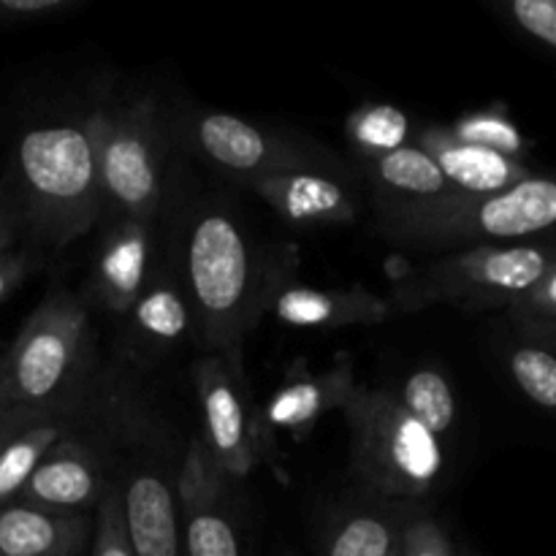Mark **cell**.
Listing matches in <instances>:
<instances>
[{
	"instance_id": "obj_1",
	"label": "cell",
	"mask_w": 556,
	"mask_h": 556,
	"mask_svg": "<svg viewBox=\"0 0 556 556\" xmlns=\"http://www.w3.org/2000/svg\"><path fill=\"white\" fill-rule=\"evenodd\" d=\"M282 261H266L228 206L204 201L185 215L174 269L206 353H239L264 315L271 286L291 266Z\"/></svg>"
},
{
	"instance_id": "obj_2",
	"label": "cell",
	"mask_w": 556,
	"mask_h": 556,
	"mask_svg": "<svg viewBox=\"0 0 556 556\" xmlns=\"http://www.w3.org/2000/svg\"><path fill=\"white\" fill-rule=\"evenodd\" d=\"M3 174L20 204L25 244L36 253L68 248L103 220L87 109L25 125Z\"/></svg>"
},
{
	"instance_id": "obj_3",
	"label": "cell",
	"mask_w": 556,
	"mask_h": 556,
	"mask_svg": "<svg viewBox=\"0 0 556 556\" xmlns=\"http://www.w3.org/2000/svg\"><path fill=\"white\" fill-rule=\"evenodd\" d=\"M90 356V309L52 286L0 356V410L38 413L81 394Z\"/></svg>"
},
{
	"instance_id": "obj_4",
	"label": "cell",
	"mask_w": 556,
	"mask_h": 556,
	"mask_svg": "<svg viewBox=\"0 0 556 556\" xmlns=\"http://www.w3.org/2000/svg\"><path fill=\"white\" fill-rule=\"evenodd\" d=\"M103 220H150L166 199L168 134L161 106L147 96L106 98L87 109Z\"/></svg>"
},
{
	"instance_id": "obj_5",
	"label": "cell",
	"mask_w": 556,
	"mask_h": 556,
	"mask_svg": "<svg viewBox=\"0 0 556 556\" xmlns=\"http://www.w3.org/2000/svg\"><path fill=\"white\" fill-rule=\"evenodd\" d=\"M351 429V472L364 492L421 503L445 472V445L389 389L358 386L342 407Z\"/></svg>"
},
{
	"instance_id": "obj_6",
	"label": "cell",
	"mask_w": 556,
	"mask_h": 556,
	"mask_svg": "<svg viewBox=\"0 0 556 556\" xmlns=\"http://www.w3.org/2000/svg\"><path fill=\"white\" fill-rule=\"evenodd\" d=\"M556 266V244H483L427 261L418 269L394 277L391 313L421 309H508Z\"/></svg>"
},
{
	"instance_id": "obj_7",
	"label": "cell",
	"mask_w": 556,
	"mask_h": 556,
	"mask_svg": "<svg viewBox=\"0 0 556 556\" xmlns=\"http://www.w3.org/2000/svg\"><path fill=\"white\" fill-rule=\"evenodd\" d=\"M386 237L407 248L451 253L483 244H548V239H556V177L532 174L500 193L459 199L391 228Z\"/></svg>"
},
{
	"instance_id": "obj_8",
	"label": "cell",
	"mask_w": 556,
	"mask_h": 556,
	"mask_svg": "<svg viewBox=\"0 0 556 556\" xmlns=\"http://www.w3.org/2000/svg\"><path fill=\"white\" fill-rule=\"evenodd\" d=\"M177 136L201 163L244 188L296 168H345V161L329 147L226 112L190 114L179 123Z\"/></svg>"
},
{
	"instance_id": "obj_9",
	"label": "cell",
	"mask_w": 556,
	"mask_h": 556,
	"mask_svg": "<svg viewBox=\"0 0 556 556\" xmlns=\"http://www.w3.org/2000/svg\"><path fill=\"white\" fill-rule=\"evenodd\" d=\"M201 443L233 483L244 481L269 451L261 410L250 396L239 353H204L193 367Z\"/></svg>"
},
{
	"instance_id": "obj_10",
	"label": "cell",
	"mask_w": 556,
	"mask_h": 556,
	"mask_svg": "<svg viewBox=\"0 0 556 556\" xmlns=\"http://www.w3.org/2000/svg\"><path fill=\"white\" fill-rule=\"evenodd\" d=\"M177 508L185 556H244L233 516V481L199 438L177 472Z\"/></svg>"
},
{
	"instance_id": "obj_11",
	"label": "cell",
	"mask_w": 556,
	"mask_h": 556,
	"mask_svg": "<svg viewBox=\"0 0 556 556\" xmlns=\"http://www.w3.org/2000/svg\"><path fill=\"white\" fill-rule=\"evenodd\" d=\"M157 233L150 220H106L92 250L87 307L125 318L157 269Z\"/></svg>"
},
{
	"instance_id": "obj_12",
	"label": "cell",
	"mask_w": 556,
	"mask_h": 556,
	"mask_svg": "<svg viewBox=\"0 0 556 556\" xmlns=\"http://www.w3.org/2000/svg\"><path fill=\"white\" fill-rule=\"evenodd\" d=\"M282 223L293 228L351 226L362 212V190L351 168H296L250 182Z\"/></svg>"
},
{
	"instance_id": "obj_13",
	"label": "cell",
	"mask_w": 556,
	"mask_h": 556,
	"mask_svg": "<svg viewBox=\"0 0 556 556\" xmlns=\"http://www.w3.org/2000/svg\"><path fill=\"white\" fill-rule=\"evenodd\" d=\"M364 168H367L364 179L372 190L383 233L418 220L429 212L443 210L454 201L467 199L451 188L438 163L427 152L418 150L416 144L402 147V150L391 152V155L380 157Z\"/></svg>"
},
{
	"instance_id": "obj_14",
	"label": "cell",
	"mask_w": 556,
	"mask_h": 556,
	"mask_svg": "<svg viewBox=\"0 0 556 556\" xmlns=\"http://www.w3.org/2000/svg\"><path fill=\"white\" fill-rule=\"evenodd\" d=\"M358 389L348 353L334 356L331 367L313 372L304 362L293 364L282 383L271 391L261 410V427L271 443V432H286L293 440H307L320 418L348 405Z\"/></svg>"
},
{
	"instance_id": "obj_15",
	"label": "cell",
	"mask_w": 556,
	"mask_h": 556,
	"mask_svg": "<svg viewBox=\"0 0 556 556\" xmlns=\"http://www.w3.org/2000/svg\"><path fill=\"white\" fill-rule=\"evenodd\" d=\"M264 315H271L286 329L334 331L353 329V326H380L394 313H391L389 299L362 286L342 288V291L313 288L293 282L286 271L271 286Z\"/></svg>"
},
{
	"instance_id": "obj_16",
	"label": "cell",
	"mask_w": 556,
	"mask_h": 556,
	"mask_svg": "<svg viewBox=\"0 0 556 556\" xmlns=\"http://www.w3.org/2000/svg\"><path fill=\"white\" fill-rule=\"evenodd\" d=\"M109 489L112 483L103 456L90 443L71 434L43 456L14 503L54 514H87L92 508L98 510Z\"/></svg>"
},
{
	"instance_id": "obj_17",
	"label": "cell",
	"mask_w": 556,
	"mask_h": 556,
	"mask_svg": "<svg viewBox=\"0 0 556 556\" xmlns=\"http://www.w3.org/2000/svg\"><path fill=\"white\" fill-rule=\"evenodd\" d=\"M119 486L125 535L134 556H185L179 532L177 478L139 467Z\"/></svg>"
},
{
	"instance_id": "obj_18",
	"label": "cell",
	"mask_w": 556,
	"mask_h": 556,
	"mask_svg": "<svg viewBox=\"0 0 556 556\" xmlns=\"http://www.w3.org/2000/svg\"><path fill=\"white\" fill-rule=\"evenodd\" d=\"M190 337H195L193 315H190L177 269L157 264L155 275L150 277L130 313L125 315V340H128L130 356L139 362L163 358Z\"/></svg>"
},
{
	"instance_id": "obj_19",
	"label": "cell",
	"mask_w": 556,
	"mask_h": 556,
	"mask_svg": "<svg viewBox=\"0 0 556 556\" xmlns=\"http://www.w3.org/2000/svg\"><path fill=\"white\" fill-rule=\"evenodd\" d=\"M413 144L427 152L456 193L467 199L500 193L532 177L530 166L516 157L465 144L448 130V125H424L416 130Z\"/></svg>"
},
{
	"instance_id": "obj_20",
	"label": "cell",
	"mask_w": 556,
	"mask_h": 556,
	"mask_svg": "<svg viewBox=\"0 0 556 556\" xmlns=\"http://www.w3.org/2000/svg\"><path fill=\"white\" fill-rule=\"evenodd\" d=\"M90 514H54L25 503L0 508V556H79L92 543Z\"/></svg>"
},
{
	"instance_id": "obj_21",
	"label": "cell",
	"mask_w": 556,
	"mask_h": 556,
	"mask_svg": "<svg viewBox=\"0 0 556 556\" xmlns=\"http://www.w3.org/2000/svg\"><path fill=\"white\" fill-rule=\"evenodd\" d=\"M413 505L364 492L329 521L320 556H394Z\"/></svg>"
},
{
	"instance_id": "obj_22",
	"label": "cell",
	"mask_w": 556,
	"mask_h": 556,
	"mask_svg": "<svg viewBox=\"0 0 556 556\" xmlns=\"http://www.w3.org/2000/svg\"><path fill=\"white\" fill-rule=\"evenodd\" d=\"M81 394L36 413L27 418L0 448V508L20 497L22 486L33 476L43 456L60 443V440L76 434V416H79Z\"/></svg>"
},
{
	"instance_id": "obj_23",
	"label": "cell",
	"mask_w": 556,
	"mask_h": 556,
	"mask_svg": "<svg viewBox=\"0 0 556 556\" xmlns=\"http://www.w3.org/2000/svg\"><path fill=\"white\" fill-rule=\"evenodd\" d=\"M416 130L410 114L394 103H362L345 119V139L364 166L410 147Z\"/></svg>"
},
{
	"instance_id": "obj_24",
	"label": "cell",
	"mask_w": 556,
	"mask_h": 556,
	"mask_svg": "<svg viewBox=\"0 0 556 556\" xmlns=\"http://www.w3.org/2000/svg\"><path fill=\"white\" fill-rule=\"evenodd\" d=\"M394 400L416 418L421 427H427L434 438L443 440L456 427L459 405H456V391L451 380L434 367H418L400 380L396 389H389Z\"/></svg>"
},
{
	"instance_id": "obj_25",
	"label": "cell",
	"mask_w": 556,
	"mask_h": 556,
	"mask_svg": "<svg viewBox=\"0 0 556 556\" xmlns=\"http://www.w3.org/2000/svg\"><path fill=\"white\" fill-rule=\"evenodd\" d=\"M448 130L465 144L483 147V150L500 152V155L516 157V161H521L532 147L519 130V125L510 119L508 109L500 106V103L462 114L459 119L448 125Z\"/></svg>"
},
{
	"instance_id": "obj_26",
	"label": "cell",
	"mask_w": 556,
	"mask_h": 556,
	"mask_svg": "<svg viewBox=\"0 0 556 556\" xmlns=\"http://www.w3.org/2000/svg\"><path fill=\"white\" fill-rule=\"evenodd\" d=\"M508 372L532 405L556 416V351L519 342L508 351Z\"/></svg>"
},
{
	"instance_id": "obj_27",
	"label": "cell",
	"mask_w": 556,
	"mask_h": 556,
	"mask_svg": "<svg viewBox=\"0 0 556 556\" xmlns=\"http://www.w3.org/2000/svg\"><path fill=\"white\" fill-rule=\"evenodd\" d=\"M508 318L525 342L556 351V266L510 304Z\"/></svg>"
},
{
	"instance_id": "obj_28",
	"label": "cell",
	"mask_w": 556,
	"mask_h": 556,
	"mask_svg": "<svg viewBox=\"0 0 556 556\" xmlns=\"http://www.w3.org/2000/svg\"><path fill=\"white\" fill-rule=\"evenodd\" d=\"M396 556H456V548L445 527L424 508V503H416L400 535Z\"/></svg>"
},
{
	"instance_id": "obj_29",
	"label": "cell",
	"mask_w": 556,
	"mask_h": 556,
	"mask_svg": "<svg viewBox=\"0 0 556 556\" xmlns=\"http://www.w3.org/2000/svg\"><path fill=\"white\" fill-rule=\"evenodd\" d=\"M85 0H0V33L54 25L76 14Z\"/></svg>"
},
{
	"instance_id": "obj_30",
	"label": "cell",
	"mask_w": 556,
	"mask_h": 556,
	"mask_svg": "<svg viewBox=\"0 0 556 556\" xmlns=\"http://www.w3.org/2000/svg\"><path fill=\"white\" fill-rule=\"evenodd\" d=\"M92 556H134L128 535H125L123 497L119 486L112 483L106 497L101 500L96 514V530H92Z\"/></svg>"
},
{
	"instance_id": "obj_31",
	"label": "cell",
	"mask_w": 556,
	"mask_h": 556,
	"mask_svg": "<svg viewBox=\"0 0 556 556\" xmlns=\"http://www.w3.org/2000/svg\"><path fill=\"white\" fill-rule=\"evenodd\" d=\"M503 14L525 36L556 54V0H510Z\"/></svg>"
},
{
	"instance_id": "obj_32",
	"label": "cell",
	"mask_w": 556,
	"mask_h": 556,
	"mask_svg": "<svg viewBox=\"0 0 556 556\" xmlns=\"http://www.w3.org/2000/svg\"><path fill=\"white\" fill-rule=\"evenodd\" d=\"M38 266H41V253L27 244H16V248L0 253V302L9 299Z\"/></svg>"
},
{
	"instance_id": "obj_33",
	"label": "cell",
	"mask_w": 556,
	"mask_h": 556,
	"mask_svg": "<svg viewBox=\"0 0 556 556\" xmlns=\"http://www.w3.org/2000/svg\"><path fill=\"white\" fill-rule=\"evenodd\" d=\"M16 244H25V231H22V215L14 188L3 174L0 177V253L16 248Z\"/></svg>"
},
{
	"instance_id": "obj_34",
	"label": "cell",
	"mask_w": 556,
	"mask_h": 556,
	"mask_svg": "<svg viewBox=\"0 0 556 556\" xmlns=\"http://www.w3.org/2000/svg\"><path fill=\"white\" fill-rule=\"evenodd\" d=\"M49 410V407H47ZM41 413V410H38ZM36 413H22V410H0V448L5 445V440L11 438V434L16 432V429L22 427V424L27 421V418H33Z\"/></svg>"
},
{
	"instance_id": "obj_35",
	"label": "cell",
	"mask_w": 556,
	"mask_h": 556,
	"mask_svg": "<svg viewBox=\"0 0 556 556\" xmlns=\"http://www.w3.org/2000/svg\"><path fill=\"white\" fill-rule=\"evenodd\" d=\"M286 556H293V554H291V552H288V554H286Z\"/></svg>"
},
{
	"instance_id": "obj_36",
	"label": "cell",
	"mask_w": 556,
	"mask_h": 556,
	"mask_svg": "<svg viewBox=\"0 0 556 556\" xmlns=\"http://www.w3.org/2000/svg\"><path fill=\"white\" fill-rule=\"evenodd\" d=\"M0 356H3V351H0Z\"/></svg>"
},
{
	"instance_id": "obj_37",
	"label": "cell",
	"mask_w": 556,
	"mask_h": 556,
	"mask_svg": "<svg viewBox=\"0 0 556 556\" xmlns=\"http://www.w3.org/2000/svg\"><path fill=\"white\" fill-rule=\"evenodd\" d=\"M394 556H396V554H394Z\"/></svg>"
}]
</instances>
